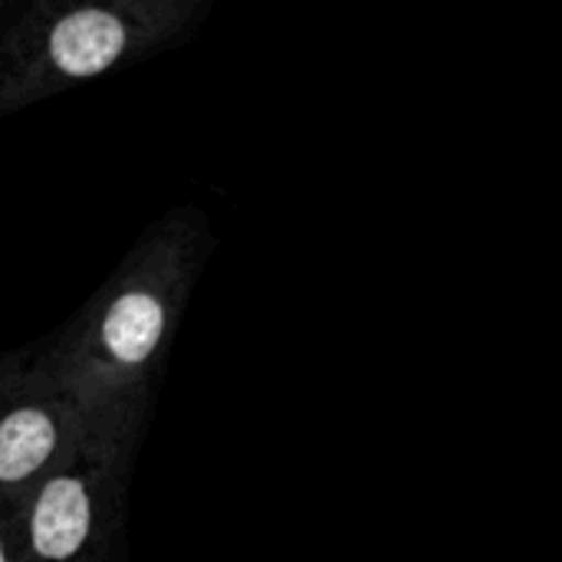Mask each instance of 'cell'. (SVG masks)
<instances>
[{"instance_id":"277c9868","label":"cell","mask_w":562,"mask_h":562,"mask_svg":"<svg viewBox=\"0 0 562 562\" xmlns=\"http://www.w3.org/2000/svg\"><path fill=\"white\" fill-rule=\"evenodd\" d=\"M56 445L53 422L36 408H20L0 422V481L13 484L30 477Z\"/></svg>"},{"instance_id":"5b68a950","label":"cell","mask_w":562,"mask_h":562,"mask_svg":"<svg viewBox=\"0 0 562 562\" xmlns=\"http://www.w3.org/2000/svg\"><path fill=\"white\" fill-rule=\"evenodd\" d=\"M0 562H3V550H0Z\"/></svg>"},{"instance_id":"7a4b0ae2","label":"cell","mask_w":562,"mask_h":562,"mask_svg":"<svg viewBox=\"0 0 562 562\" xmlns=\"http://www.w3.org/2000/svg\"><path fill=\"white\" fill-rule=\"evenodd\" d=\"M89 537V497L72 477L49 481L33 507L30 540L43 560H69Z\"/></svg>"},{"instance_id":"3957f363","label":"cell","mask_w":562,"mask_h":562,"mask_svg":"<svg viewBox=\"0 0 562 562\" xmlns=\"http://www.w3.org/2000/svg\"><path fill=\"white\" fill-rule=\"evenodd\" d=\"M161 329H165L161 300L145 290H128L109 306L102 323V339L119 362L135 366L148 359V352L158 346Z\"/></svg>"},{"instance_id":"6da1fadb","label":"cell","mask_w":562,"mask_h":562,"mask_svg":"<svg viewBox=\"0 0 562 562\" xmlns=\"http://www.w3.org/2000/svg\"><path fill=\"white\" fill-rule=\"evenodd\" d=\"M211 0H3L0 119L151 56Z\"/></svg>"},{"instance_id":"8992f818","label":"cell","mask_w":562,"mask_h":562,"mask_svg":"<svg viewBox=\"0 0 562 562\" xmlns=\"http://www.w3.org/2000/svg\"><path fill=\"white\" fill-rule=\"evenodd\" d=\"M0 3H3V0H0Z\"/></svg>"}]
</instances>
